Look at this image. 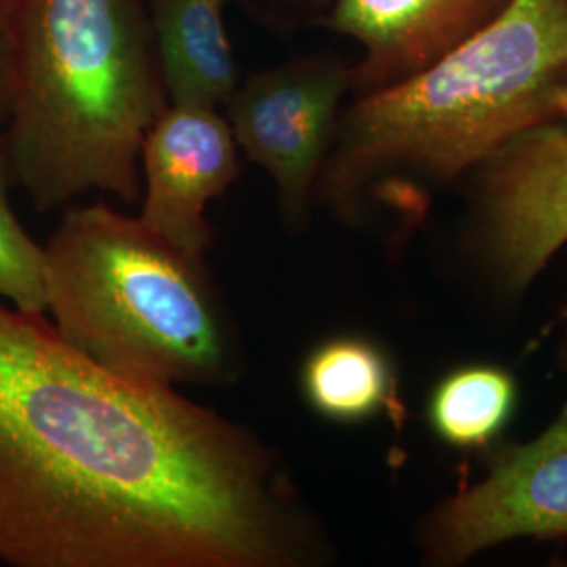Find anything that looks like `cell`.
I'll list each match as a JSON object with an SVG mask.
<instances>
[{
	"mask_svg": "<svg viewBox=\"0 0 567 567\" xmlns=\"http://www.w3.org/2000/svg\"><path fill=\"white\" fill-rule=\"evenodd\" d=\"M231 0H150V25L168 103L219 110L240 74L225 28Z\"/></svg>",
	"mask_w": 567,
	"mask_h": 567,
	"instance_id": "cell-10",
	"label": "cell"
},
{
	"mask_svg": "<svg viewBox=\"0 0 567 567\" xmlns=\"http://www.w3.org/2000/svg\"><path fill=\"white\" fill-rule=\"evenodd\" d=\"M142 217L192 257L213 244L206 206L240 175L238 143L219 110L168 103L145 133L140 156Z\"/></svg>",
	"mask_w": 567,
	"mask_h": 567,
	"instance_id": "cell-8",
	"label": "cell"
},
{
	"mask_svg": "<svg viewBox=\"0 0 567 567\" xmlns=\"http://www.w3.org/2000/svg\"><path fill=\"white\" fill-rule=\"evenodd\" d=\"M16 86L2 131L37 210L142 198L143 140L168 105L145 0H4Z\"/></svg>",
	"mask_w": 567,
	"mask_h": 567,
	"instance_id": "cell-3",
	"label": "cell"
},
{
	"mask_svg": "<svg viewBox=\"0 0 567 567\" xmlns=\"http://www.w3.org/2000/svg\"><path fill=\"white\" fill-rule=\"evenodd\" d=\"M13 183V168L0 133V299L21 311L47 313L44 252L13 210L9 198Z\"/></svg>",
	"mask_w": 567,
	"mask_h": 567,
	"instance_id": "cell-13",
	"label": "cell"
},
{
	"mask_svg": "<svg viewBox=\"0 0 567 567\" xmlns=\"http://www.w3.org/2000/svg\"><path fill=\"white\" fill-rule=\"evenodd\" d=\"M351 93V63L332 55H301L252 72L227 102L238 147L276 187L282 224L301 231Z\"/></svg>",
	"mask_w": 567,
	"mask_h": 567,
	"instance_id": "cell-5",
	"label": "cell"
},
{
	"mask_svg": "<svg viewBox=\"0 0 567 567\" xmlns=\"http://www.w3.org/2000/svg\"><path fill=\"white\" fill-rule=\"evenodd\" d=\"M305 402L334 423H364L395 404L398 379L385 349L358 334L326 339L301 368Z\"/></svg>",
	"mask_w": 567,
	"mask_h": 567,
	"instance_id": "cell-11",
	"label": "cell"
},
{
	"mask_svg": "<svg viewBox=\"0 0 567 567\" xmlns=\"http://www.w3.org/2000/svg\"><path fill=\"white\" fill-rule=\"evenodd\" d=\"M567 118V0H513L425 70L341 110L316 200L343 224L368 204L421 215L511 140Z\"/></svg>",
	"mask_w": 567,
	"mask_h": 567,
	"instance_id": "cell-2",
	"label": "cell"
},
{
	"mask_svg": "<svg viewBox=\"0 0 567 567\" xmlns=\"http://www.w3.org/2000/svg\"><path fill=\"white\" fill-rule=\"evenodd\" d=\"M513 0H332L320 23L351 39V93L402 82L498 20Z\"/></svg>",
	"mask_w": 567,
	"mask_h": 567,
	"instance_id": "cell-9",
	"label": "cell"
},
{
	"mask_svg": "<svg viewBox=\"0 0 567 567\" xmlns=\"http://www.w3.org/2000/svg\"><path fill=\"white\" fill-rule=\"evenodd\" d=\"M47 316L61 339L121 377L234 385L244 355L208 267L107 204L63 208L42 244Z\"/></svg>",
	"mask_w": 567,
	"mask_h": 567,
	"instance_id": "cell-4",
	"label": "cell"
},
{
	"mask_svg": "<svg viewBox=\"0 0 567 567\" xmlns=\"http://www.w3.org/2000/svg\"><path fill=\"white\" fill-rule=\"evenodd\" d=\"M261 2V0H259ZM265 7L278 16L280 20L284 18H292V20H301V18H311V20H322L330 2L332 0H264Z\"/></svg>",
	"mask_w": 567,
	"mask_h": 567,
	"instance_id": "cell-15",
	"label": "cell"
},
{
	"mask_svg": "<svg viewBox=\"0 0 567 567\" xmlns=\"http://www.w3.org/2000/svg\"><path fill=\"white\" fill-rule=\"evenodd\" d=\"M561 360H564V364H566L567 368V334L566 341H564V349H561Z\"/></svg>",
	"mask_w": 567,
	"mask_h": 567,
	"instance_id": "cell-16",
	"label": "cell"
},
{
	"mask_svg": "<svg viewBox=\"0 0 567 567\" xmlns=\"http://www.w3.org/2000/svg\"><path fill=\"white\" fill-rule=\"evenodd\" d=\"M471 177V244L489 280L522 295L567 244V118L511 140Z\"/></svg>",
	"mask_w": 567,
	"mask_h": 567,
	"instance_id": "cell-6",
	"label": "cell"
},
{
	"mask_svg": "<svg viewBox=\"0 0 567 567\" xmlns=\"http://www.w3.org/2000/svg\"><path fill=\"white\" fill-rule=\"evenodd\" d=\"M16 86V63H13V39L7 18L4 0H0V133L11 118Z\"/></svg>",
	"mask_w": 567,
	"mask_h": 567,
	"instance_id": "cell-14",
	"label": "cell"
},
{
	"mask_svg": "<svg viewBox=\"0 0 567 567\" xmlns=\"http://www.w3.org/2000/svg\"><path fill=\"white\" fill-rule=\"evenodd\" d=\"M515 404L517 385L511 372L496 365H465L435 385L426 414L433 433L447 446L480 450L501 435Z\"/></svg>",
	"mask_w": 567,
	"mask_h": 567,
	"instance_id": "cell-12",
	"label": "cell"
},
{
	"mask_svg": "<svg viewBox=\"0 0 567 567\" xmlns=\"http://www.w3.org/2000/svg\"><path fill=\"white\" fill-rule=\"evenodd\" d=\"M567 532V410L543 435L505 450L486 477L433 508L419 529L431 566H458L515 538Z\"/></svg>",
	"mask_w": 567,
	"mask_h": 567,
	"instance_id": "cell-7",
	"label": "cell"
},
{
	"mask_svg": "<svg viewBox=\"0 0 567 567\" xmlns=\"http://www.w3.org/2000/svg\"><path fill=\"white\" fill-rule=\"evenodd\" d=\"M332 545L250 426L121 377L0 299V564L316 567Z\"/></svg>",
	"mask_w": 567,
	"mask_h": 567,
	"instance_id": "cell-1",
	"label": "cell"
}]
</instances>
